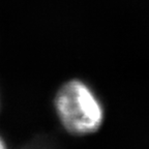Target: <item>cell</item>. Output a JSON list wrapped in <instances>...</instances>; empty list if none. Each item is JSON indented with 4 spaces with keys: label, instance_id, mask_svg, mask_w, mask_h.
<instances>
[{
    "label": "cell",
    "instance_id": "2",
    "mask_svg": "<svg viewBox=\"0 0 149 149\" xmlns=\"http://www.w3.org/2000/svg\"><path fill=\"white\" fill-rule=\"evenodd\" d=\"M4 147H5L4 143H3L2 139H1V138H0V149H2V148H4Z\"/></svg>",
    "mask_w": 149,
    "mask_h": 149
},
{
    "label": "cell",
    "instance_id": "1",
    "mask_svg": "<svg viewBox=\"0 0 149 149\" xmlns=\"http://www.w3.org/2000/svg\"><path fill=\"white\" fill-rule=\"evenodd\" d=\"M56 109L63 126L74 135H88L100 128L104 111L97 97L86 84L70 81L56 96Z\"/></svg>",
    "mask_w": 149,
    "mask_h": 149
}]
</instances>
